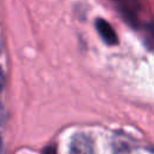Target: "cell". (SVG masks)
Listing matches in <instances>:
<instances>
[{
  "label": "cell",
  "instance_id": "1",
  "mask_svg": "<svg viewBox=\"0 0 154 154\" xmlns=\"http://www.w3.org/2000/svg\"><path fill=\"white\" fill-rule=\"evenodd\" d=\"M70 154H94L91 138L85 134H76L70 144Z\"/></svg>",
  "mask_w": 154,
  "mask_h": 154
},
{
  "label": "cell",
  "instance_id": "2",
  "mask_svg": "<svg viewBox=\"0 0 154 154\" xmlns=\"http://www.w3.org/2000/svg\"><path fill=\"white\" fill-rule=\"evenodd\" d=\"M95 28H96V31L97 34L100 35V37L102 38V41L108 45V46H114L118 43V36L116 34V31L113 30L112 25L102 19V18H97L95 20Z\"/></svg>",
  "mask_w": 154,
  "mask_h": 154
},
{
  "label": "cell",
  "instance_id": "3",
  "mask_svg": "<svg viewBox=\"0 0 154 154\" xmlns=\"http://www.w3.org/2000/svg\"><path fill=\"white\" fill-rule=\"evenodd\" d=\"M4 122H5V109L0 103V126L4 124Z\"/></svg>",
  "mask_w": 154,
  "mask_h": 154
},
{
  "label": "cell",
  "instance_id": "4",
  "mask_svg": "<svg viewBox=\"0 0 154 154\" xmlns=\"http://www.w3.org/2000/svg\"><path fill=\"white\" fill-rule=\"evenodd\" d=\"M4 84H5V75H4L2 69L0 67V91H1V89L4 87Z\"/></svg>",
  "mask_w": 154,
  "mask_h": 154
},
{
  "label": "cell",
  "instance_id": "5",
  "mask_svg": "<svg viewBox=\"0 0 154 154\" xmlns=\"http://www.w3.org/2000/svg\"><path fill=\"white\" fill-rule=\"evenodd\" d=\"M43 154H55V150H54L53 147H49V148H47V149L45 150Z\"/></svg>",
  "mask_w": 154,
  "mask_h": 154
},
{
  "label": "cell",
  "instance_id": "6",
  "mask_svg": "<svg viewBox=\"0 0 154 154\" xmlns=\"http://www.w3.org/2000/svg\"><path fill=\"white\" fill-rule=\"evenodd\" d=\"M2 153V142H1V138H0V154Z\"/></svg>",
  "mask_w": 154,
  "mask_h": 154
}]
</instances>
